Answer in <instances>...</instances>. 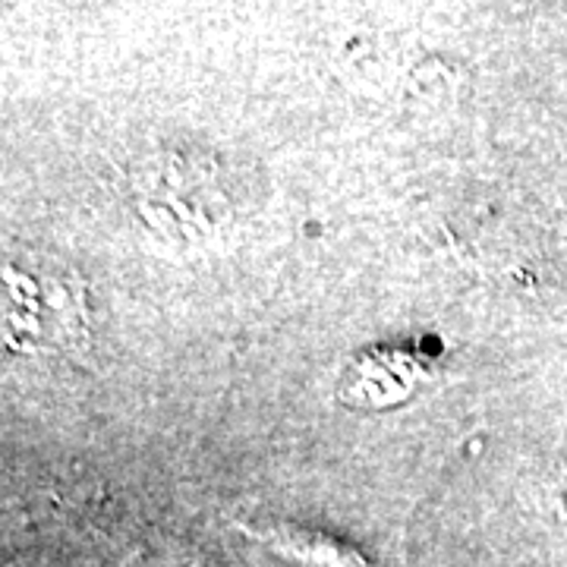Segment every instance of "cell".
Wrapping results in <instances>:
<instances>
[{"mask_svg":"<svg viewBox=\"0 0 567 567\" xmlns=\"http://www.w3.org/2000/svg\"><path fill=\"white\" fill-rule=\"evenodd\" d=\"M423 375L425 369L410 353L365 350L360 363L350 365L347 379L338 385V398L357 406L398 404L410 394V388L420 385Z\"/></svg>","mask_w":567,"mask_h":567,"instance_id":"cell-1","label":"cell"}]
</instances>
